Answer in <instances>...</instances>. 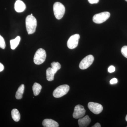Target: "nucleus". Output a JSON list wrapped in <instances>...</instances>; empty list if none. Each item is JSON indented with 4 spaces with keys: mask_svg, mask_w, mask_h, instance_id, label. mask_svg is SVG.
Wrapping results in <instances>:
<instances>
[{
    "mask_svg": "<svg viewBox=\"0 0 127 127\" xmlns=\"http://www.w3.org/2000/svg\"><path fill=\"white\" fill-rule=\"evenodd\" d=\"M125 1H127V0H125Z\"/></svg>",
    "mask_w": 127,
    "mask_h": 127,
    "instance_id": "27",
    "label": "nucleus"
},
{
    "mask_svg": "<svg viewBox=\"0 0 127 127\" xmlns=\"http://www.w3.org/2000/svg\"><path fill=\"white\" fill-rule=\"evenodd\" d=\"M24 89H25V86L24 84H22L19 87L16 94L15 96L16 99L19 100L22 98L23 93H24Z\"/></svg>",
    "mask_w": 127,
    "mask_h": 127,
    "instance_id": "14",
    "label": "nucleus"
},
{
    "mask_svg": "<svg viewBox=\"0 0 127 127\" xmlns=\"http://www.w3.org/2000/svg\"><path fill=\"white\" fill-rule=\"evenodd\" d=\"M26 25L28 34H32L35 32L37 27V20L32 14L27 17Z\"/></svg>",
    "mask_w": 127,
    "mask_h": 127,
    "instance_id": "1",
    "label": "nucleus"
},
{
    "mask_svg": "<svg viewBox=\"0 0 127 127\" xmlns=\"http://www.w3.org/2000/svg\"><path fill=\"white\" fill-rule=\"evenodd\" d=\"M55 73L52 70L51 67H49L47 69L46 72V78L49 81H52L54 79V76Z\"/></svg>",
    "mask_w": 127,
    "mask_h": 127,
    "instance_id": "13",
    "label": "nucleus"
},
{
    "mask_svg": "<svg viewBox=\"0 0 127 127\" xmlns=\"http://www.w3.org/2000/svg\"><path fill=\"white\" fill-rule=\"evenodd\" d=\"M26 8V5L23 1L20 0L16 1L15 4V9L17 12H22L25 10Z\"/></svg>",
    "mask_w": 127,
    "mask_h": 127,
    "instance_id": "11",
    "label": "nucleus"
},
{
    "mask_svg": "<svg viewBox=\"0 0 127 127\" xmlns=\"http://www.w3.org/2000/svg\"><path fill=\"white\" fill-rule=\"evenodd\" d=\"M125 119H126V121L127 122V116L126 117V118H125Z\"/></svg>",
    "mask_w": 127,
    "mask_h": 127,
    "instance_id": "26",
    "label": "nucleus"
},
{
    "mask_svg": "<svg viewBox=\"0 0 127 127\" xmlns=\"http://www.w3.org/2000/svg\"><path fill=\"white\" fill-rule=\"evenodd\" d=\"M94 57L92 55L85 57L82 60L79 65V67L82 70H85L88 68L93 63Z\"/></svg>",
    "mask_w": 127,
    "mask_h": 127,
    "instance_id": "6",
    "label": "nucleus"
},
{
    "mask_svg": "<svg viewBox=\"0 0 127 127\" xmlns=\"http://www.w3.org/2000/svg\"><path fill=\"white\" fill-rule=\"evenodd\" d=\"M89 2L91 4H97L99 2V0H88Z\"/></svg>",
    "mask_w": 127,
    "mask_h": 127,
    "instance_id": "23",
    "label": "nucleus"
},
{
    "mask_svg": "<svg viewBox=\"0 0 127 127\" xmlns=\"http://www.w3.org/2000/svg\"><path fill=\"white\" fill-rule=\"evenodd\" d=\"M20 37L18 36L14 39L11 40L10 42L11 48L12 50H15L19 45L20 41Z\"/></svg>",
    "mask_w": 127,
    "mask_h": 127,
    "instance_id": "16",
    "label": "nucleus"
},
{
    "mask_svg": "<svg viewBox=\"0 0 127 127\" xmlns=\"http://www.w3.org/2000/svg\"><path fill=\"white\" fill-rule=\"evenodd\" d=\"M69 89L70 87L67 84L59 86L53 91V96L56 98L62 97L68 92Z\"/></svg>",
    "mask_w": 127,
    "mask_h": 127,
    "instance_id": "4",
    "label": "nucleus"
},
{
    "mask_svg": "<svg viewBox=\"0 0 127 127\" xmlns=\"http://www.w3.org/2000/svg\"><path fill=\"white\" fill-rule=\"evenodd\" d=\"M42 86L40 84L37 83H35L32 86L33 93L35 96L39 95L41 90Z\"/></svg>",
    "mask_w": 127,
    "mask_h": 127,
    "instance_id": "17",
    "label": "nucleus"
},
{
    "mask_svg": "<svg viewBox=\"0 0 127 127\" xmlns=\"http://www.w3.org/2000/svg\"><path fill=\"white\" fill-rule=\"evenodd\" d=\"M12 117L16 122H18L20 119V114L17 109H12L11 111Z\"/></svg>",
    "mask_w": 127,
    "mask_h": 127,
    "instance_id": "15",
    "label": "nucleus"
},
{
    "mask_svg": "<svg viewBox=\"0 0 127 127\" xmlns=\"http://www.w3.org/2000/svg\"><path fill=\"white\" fill-rule=\"evenodd\" d=\"M91 119L89 116L87 115L83 118H81L78 120L79 126L80 127H87L91 122Z\"/></svg>",
    "mask_w": 127,
    "mask_h": 127,
    "instance_id": "10",
    "label": "nucleus"
},
{
    "mask_svg": "<svg viewBox=\"0 0 127 127\" xmlns=\"http://www.w3.org/2000/svg\"><path fill=\"white\" fill-rule=\"evenodd\" d=\"M5 43L4 38L0 35V48L2 49H4L5 47Z\"/></svg>",
    "mask_w": 127,
    "mask_h": 127,
    "instance_id": "19",
    "label": "nucleus"
},
{
    "mask_svg": "<svg viewBox=\"0 0 127 127\" xmlns=\"http://www.w3.org/2000/svg\"><path fill=\"white\" fill-rule=\"evenodd\" d=\"M121 52L124 56L127 58V46H124L121 49Z\"/></svg>",
    "mask_w": 127,
    "mask_h": 127,
    "instance_id": "20",
    "label": "nucleus"
},
{
    "mask_svg": "<svg viewBox=\"0 0 127 127\" xmlns=\"http://www.w3.org/2000/svg\"><path fill=\"white\" fill-rule=\"evenodd\" d=\"M46 54L45 51L42 48H39L36 51L34 58V62L35 64L40 65L45 61Z\"/></svg>",
    "mask_w": 127,
    "mask_h": 127,
    "instance_id": "3",
    "label": "nucleus"
},
{
    "mask_svg": "<svg viewBox=\"0 0 127 127\" xmlns=\"http://www.w3.org/2000/svg\"><path fill=\"white\" fill-rule=\"evenodd\" d=\"M86 113L84 107L80 104L76 105L74 108L73 117L74 118L79 119L83 117Z\"/></svg>",
    "mask_w": 127,
    "mask_h": 127,
    "instance_id": "8",
    "label": "nucleus"
},
{
    "mask_svg": "<svg viewBox=\"0 0 127 127\" xmlns=\"http://www.w3.org/2000/svg\"><path fill=\"white\" fill-rule=\"evenodd\" d=\"M80 39L78 34H75L70 37L67 42V46L69 49H73L77 47Z\"/></svg>",
    "mask_w": 127,
    "mask_h": 127,
    "instance_id": "7",
    "label": "nucleus"
},
{
    "mask_svg": "<svg viewBox=\"0 0 127 127\" xmlns=\"http://www.w3.org/2000/svg\"><path fill=\"white\" fill-rule=\"evenodd\" d=\"M92 127H101V125H100V124L99 123H96L95 124V125H93V126Z\"/></svg>",
    "mask_w": 127,
    "mask_h": 127,
    "instance_id": "25",
    "label": "nucleus"
},
{
    "mask_svg": "<svg viewBox=\"0 0 127 127\" xmlns=\"http://www.w3.org/2000/svg\"><path fill=\"white\" fill-rule=\"evenodd\" d=\"M108 71L109 73L113 72H114L115 71V68L113 66H111L108 67Z\"/></svg>",
    "mask_w": 127,
    "mask_h": 127,
    "instance_id": "21",
    "label": "nucleus"
},
{
    "mask_svg": "<svg viewBox=\"0 0 127 127\" xmlns=\"http://www.w3.org/2000/svg\"><path fill=\"white\" fill-rule=\"evenodd\" d=\"M118 82V80L117 78H113L111 79L110 81V84H115Z\"/></svg>",
    "mask_w": 127,
    "mask_h": 127,
    "instance_id": "22",
    "label": "nucleus"
},
{
    "mask_svg": "<svg viewBox=\"0 0 127 127\" xmlns=\"http://www.w3.org/2000/svg\"><path fill=\"white\" fill-rule=\"evenodd\" d=\"M53 11L56 18L60 20L63 18L65 13V6L61 2H55L53 5Z\"/></svg>",
    "mask_w": 127,
    "mask_h": 127,
    "instance_id": "2",
    "label": "nucleus"
},
{
    "mask_svg": "<svg viewBox=\"0 0 127 127\" xmlns=\"http://www.w3.org/2000/svg\"><path fill=\"white\" fill-rule=\"evenodd\" d=\"M42 125L45 127H58L59 124L55 120L51 119H45L42 122Z\"/></svg>",
    "mask_w": 127,
    "mask_h": 127,
    "instance_id": "12",
    "label": "nucleus"
},
{
    "mask_svg": "<svg viewBox=\"0 0 127 127\" xmlns=\"http://www.w3.org/2000/svg\"><path fill=\"white\" fill-rule=\"evenodd\" d=\"M51 65L52 69L55 73H56L57 71L59 70L61 67V65L59 63L56 62H52L51 64Z\"/></svg>",
    "mask_w": 127,
    "mask_h": 127,
    "instance_id": "18",
    "label": "nucleus"
},
{
    "mask_svg": "<svg viewBox=\"0 0 127 127\" xmlns=\"http://www.w3.org/2000/svg\"><path fill=\"white\" fill-rule=\"evenodd\" d=\"M4 69V66L2 64L0 63V72L2 71Z\"/></svg>",
    "mask_w": 127,
    "mask_h": 127,
    "instance_id": "24",
    "label": "nucleus"
},
{
    "mask_svg": "<svg viewBox=\"0 0 127 127\" xmlns=\"http://www.w3.org/2000/svg\"><path fill=\"white\" fill-rule=\"evenodd\" d=\"M110 16V13L108 12H103L94 15L93 20L94 23L101 24L106 21Z\"/></svg>",
    "mask_w": 127,
    "mask_h": 127,
    "instance_id": "5",
    "label": "nucleus"
},
{
    "mask_svg": "<svg viewBox=\"0 0 127 127\" xmlns=\"http://www.w3.org/2000/svg\"><path fill=\"white\" fill-rule=\"evenodd\" d=\"M88 107L89 110L96 114H99L102 112L103 107L101 104L93 102H89L88 103Z\"/></svg>",
    "mask_w": 127,
    "mask_h": 127,
    "instance_id": "9",
    "label": "nucleus"
}]
</instances>
